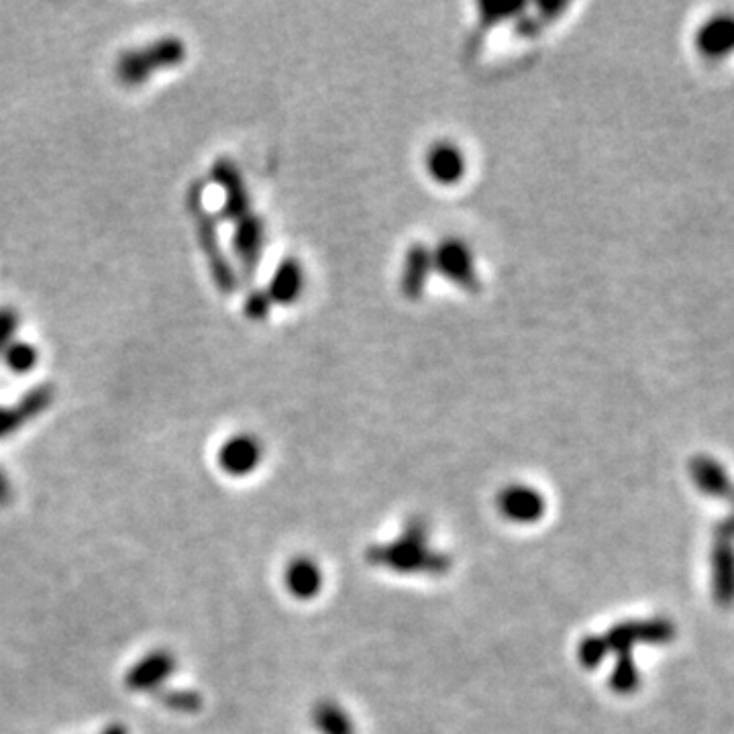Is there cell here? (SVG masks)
<instances>
[{"label":"cell","mask_w":734,"mask_h":734,"mask_svg":"<svg viewBox=\"0 0 734 734\" xmlns=\"http://www.w3.org/2000/svg\"><path fill=\"white\" fill-rule=\"evenodd\" d=\"M186 58L188 47L182 37H157L145 45L123 51L115 62V76L127 88H141L153 76L180 68Z\"/></svg>","instance_id":"cell-1"},{"label":"cell","mask_w":734,"mask_h":734,"mask_svg":"<svg viewBox=\"0 0 734 734\" xmlns=\"http://www.w3.org/2000/svg\"><path fill=\"white\" fill-rule=\"evenodd\" d=\"M200 188L196 190V194H192V213L196 219V231H198V241L202 245V253L211 266L213 272V280L217 284V288L225 294H233L239 286V278L235 268L231 266L229 255L225 253V249L221 247V237L217 231V223L215 219L206 213V208L202 204L200 198Z\"/></svg>","instance_id":"cell-2"},{"label":"cell","mask_w":734,"mask_h":734,"mask_svg":"<svg viewBox=\"0 0 734 734\" xmlns=\"http://www.w3.org/2000/svg\"><path fill=\"white\" fill-rule=\"evenodd\" d=\"M435 272L457 288L476 294L480 290V274L476 268V257L469 245L459 237H447L433 249Z\"/></svg>","instance_id":"cell-3"},{"label":"cell","mask_w":734,"mask_h":734,"mask_svg":"<svg viewBox=\"0 0 734 734\" xmlns=\"http://www.w3.org/2000/svg\"><path fill=\"white\" fill-rule=\"evenodd\" d=\"M213 182L223 192V206H221V217L225 221H231L233 225L247 215L253 213L251 208V194L247 188V182L239 170V166L229 160V157H219V160L211 168Z\"/></svg>","instance_id":"cell-4"},{"label":"cell","mask_w":734,"mask_h":734,"mask_svg":"<svg viewBox=\"0 0 734 734\" xmlns=\"http://www.w3.org/2000/svg\"><path fill=\"white\" fill-rule=\"evenodd\" d=\"M233 227L235 229L231 235V249L237 261V268L243 280L251 282L259 268L261 255H264L266 249V225L261 221V217L251 213L245 219L237 221Z\"/></svg>","instance_id":"cell-5"},{"label":"cell","mask_w":734,"mask_h":734,"mask_svg":"<svg viewBox=\"0 0 734 734\" xmlns=\"http://www.w3.org/2000/svg\"><path fill=\"white\" fill-rule=\"evenodd\" d=\"M675 637V626L665 618L637 620L616 624L604 637L608 649L618 651V655H631V649L639 643L663 645Z\"/></svg>","instance_id":"cell-6"},{"label":"cell","mask_w":734,"mask_h":734,"mask_svg":"<svg viewBox=\"0 0 734 734\" xmlns=\"http://www.w3.org/2000/svg\"><path fill=\"white\" fill-rule=\"evenodd\" d=\"M696 54L706 62H722L734 56V15L716 13L694 33Z\"/></svg>","instance_id":"cell-7"},{"label":"cell","mask_w":734,"mask_h":734,"mask_svg":"<svg viewBox=\"0 0 734 734\" xmlns=\"http://www.w3.org/2000/svg\"><path fill=\"white\" fill-rule=\"evenodd\" d=\"M435 272L433 249L423 243H414L406 249L400 270V292L406 300L416 302L425 296L429 280Z\"/></svg>","instance_id":"cell-8"},{"label":"cell","mask_w":734,"mask_h":734,"mask_svg":"<svg viewBox=\"0 0 734 734\" xmlns=\"http://www.w3.org/2000/svg\"><path fill=\"white\" fill-rule=\"evenodd\" d=\"M427 172L441 186H455L467 172L465 153L453 141H437L427 151Z\"/></svg>","instance_id":"cell-9"},{"label":"cell","mask_w":734,"mask_h":734,"mask_svg":"<svg viewBox=\"0 0 734 734\" xmlns=\"http://www.w3.org/2000/svg\"><path fill=\"white\" fill-rule=\"evenodd\" d=\"M498 508L500 512L514 520V522H535L545 512V500L543 496L531 488L522 484H512L504 488L498 496Z\"/></svg>","instance_id":"cell-10"},{"label":"cell","mask_w":734,"mask_h":734,"mask_svg":"<svg viewBox=\"0 0 734 734\" xmlns=\"http://www.w3.org/2000/svg\"><path fill=\"white\" fill-rule=\"evenodd\" d=\"M261 461V445L253 435H233L219 449V465L229 476H247Z\"/></svg>","instance_id":"cell-11"},{"label":"cell","mask_w":734,"mask_h":734,"mask_svg":"<svg viewBox=\"0 0 734 734\" xmlns=\"http://www.w3.org/2000/svg\"><path fill=\"white\" fill-rule=\"evenodd\" d=\"M54 400V390L49 386H39L31 390L17 406H0V437L15 433L23 423L41 414Z\"/></svg>","instance_id":"cell-12"},{"label":"cell","mask_w":734,"mask_h":734,"mask_svg":"<svg viewBox=\"0 0 734 734\" xmlns=\"http://www.w3.org/2000/svg\"><path fill=\"white\" fill-rule=\"evenodd\" d=\"M690 478L698 492L710 498H728L732 482L726 467L710 455H694L690 461Z\"/></svg>","instance_id":"cell-13"},{"label":"cell","mask_w":734,"mask_h":734,"mask_svg":"<svg viewBox=\"0 0 734 734\" xmlns=\"http://www.w3.org/2000/svg\"><path fill=\"white\" fill-rule=\"evenodd\" d=\"M712 594L716 604L728 608L734 604V545L716 541L710 557Z\"/></svg>","instance_id":"cell-14"},{"label":"cell","mask_w":734,"mask_h":734,"mask_svg":"<svg viewBox=\"0 0 734 734\" xmlns=\"http://www.w3.org/2000/svg\"><path fill=\"white\" fill-rule=\"evenodd\" d=\"M304 284H306V274H304L302 264L294 257H286L282 264L274 270L266 292L274 304L290 306L300 300L304 292Z\"/></svg>","instance_id":"cell-15"},{"label":"cell","mask_w":734,"mask_h":734,"mask_svg":"<svg viewBox=\"0 0 734 734\" xmlns=\"http://www.w3.org/2000/svg\"><path fill=\"white\" fill-rule=\"evenodd\" d=\"M418 527L410 529L408 537H402L400 543L390 545L386 551H382V555H378L376 559L380 563H388L394 569H418V567H431V563H437V567H441V559L437 555H423V537L416 535Z\"/></svg>","instance_id":"cell-16"},{"label":"cell","mask_w":734,"mask_h":734,"mask_svg":"<svg viewBox=\"0 0 734 734\" xmlns=\"http://www.w3.org/2000/svg\"><path fill=\"white\" fill-rule=\"evenodd\" d=\"M286 586L290 594H294L300 600L314 598L321 592L323 586V575L319 565L310 559H296L286 569Z\"/></svg>","instance_id":"cell-17"},{"label":"cell","mask_w":734,"mask_h":734,"mask_svg":"<svg viewBox=\"0 0 734 734\" xmlns=\"http://www.w3.org/2000/svg\"><path fill=\"white\" fill-rule=\"evenodd\" d=\"M174 669V661L168 653H153L143 659L127 677V684L133 690H147L164 681Z\"/></svg>","instance_id":"cell-18"},{"label":"cell","mask_w":734,"mask_h":734,"mask_svg":"<svg viewBox=\"0 0 734 734\" xmlns=\"http://www.w3.org/2000/svg\"><path fill=\"white\" fill-rule=\"evenodd\" d=\"M567 11V3H541L537 7V15H520L516 19V35L520 37H537L541 35L543 27H547L549 23H553L555 19H559V15Z\"/></svg>","instance_id":"cell-19"},{"label":"cell","mask_w":734,"mask_h":734,"mask_svg":"<svg viewBox=\"0 0 734 734\" xmlns=\"http://www.w3.org/2000/svg\"><path fill=\"white\" fill-rule=\"evenodd\" d=\"M3 359H5V365L9 367L13 374L27 376L35 370L37 363H39V349L29 341L17 339L15 343H11L5 349Z\"/></svg>","instance_id":"cell-20"},{"label":"cell","mask_w":734,"mask_h":734,"mask_svg":"<svg viewBox=\"0 0 734 734\" xmlns=\"http://www.w3.org/2000/svg\"><path fill=\"white\" fill-rule=\"evenodd\" d=\"M314 724L323 734H353L351 718L333 702H325L314 708Z\"/></svg>","instance_id":"cell-21"},{"label":"cell","mask_w":734,"mask_h":734,"mask_svg":"<svg viewBox=\"0 0 734 734\" xmlns=\"http://www.w3.org/2000/svg\"><path fill=\"white\" fill-rule=\"evenodd\" d=\"M610 688L616 694H631L639 688V669L631 655H620L610 675Z\"/></svg>","instance_id":"cell-22"},{"label":"cell","mask_w":734,"mask_h":734,"mask_svg":"<svg viewBox=\"0 0 734 734\" xmlns=\"http://www.w3.org/2000/svg\"><path fill=\"white\" fill-rule=\"evenodd\" d=\"M524 11H527V5H522V3H482L480 23L486 29L498 27L506 21H512V19L516 21Z\"/></svg>","instance_id":"cell-23"},{"label":"cell","mask_w":734,"mask_h":734,"mask_svg":"<svg viewBox=\"0 0 734 734\" xmlns=\"http://www.w3.org/2000/svg\"><path fill=\"white\" fill-rule=\"evenodd\" d=\"M272 298L268 296L266 290H251L247 296H245V302H243V314L249 319V321H266L270 317L272 312Z\"/></svg>","instance_id":"cell-24"},{"label":"cell","mask_w":734,"mask_h":734,"mask_svg":"<svg viewBox=\"0 0 734 734\" xmlns=\"http://www.w3.org/2000/svg\"><path fill=\"white\" fill-rule=\"evenodd\" d=\"M19 314L13 308H0V353H5V349L17 341V331H19Z\"/></svg>","instance_id":"cell-25"},{"label":"cell","mask_w":734,"mask_h":734,"mask_svg":"<svg viewBox=\"0 0 734 734\" xmlns=\"http://www.w3.org/2000/svg\"><path fill=\"white\" fill-rule=\"evenodd\" d=\"M608 651L604 637H590L580 645V659L586 667H596Z\"/></svg>","instance_id":"cell-26"},{"label":"cell","mask_w":734,"mask_h":734,"mask_svg":"<svg viewBox=\"0 0 734 734\" xmlns=\"http://www.w3.org/2000/svg\"><path fill=\"white\" fill-rule=\"evenodd\" d=\"M166 704L176 708V710H196L198 708V696L194 694H172L166 698Z\"/></svg>","instance_id":"cell-27"},{"label":"cell","mask_w":734,"mask_h":734,"mask_svg":"<svg viewBox=\"0 0 734 734\" xmlns=\"http://www.w3.org/2000/svg\"><path fill=\"white\" fill-rule=\"evenodd\" d=\"M716 535H718V541H728V543L734 541V514L726 516L722 522L716 524Z\"/></svg>","instance_id":"cell-28"},{"label":"cell","mask_w":734,"mask_h":734,"mask_svg":"<svg viewBox=\"0 0 734 734\" xmlns=\"http://www.w3.org/2000/svg\"><path fill=\"white\" fill-rule=\"evenodd\" d=\"M7 494H9V484H7V478H5L3 474H0V502H3V500L7 498Z\"/></svg>","instance_id":"cell-29"},{"label":"cell","mask_w":734,"mask_h":734,"mask_svg":"<svg viewBox=\"0 0 734 734\" xmlns=\"http://www.w3.org/2000/svg\"><path fill=\"white\" fill-rule=\"evenodd\" d=\"M104 734H125V730L123 728H111V730H107Z\"/></svg>","instance_id":"cell-30"},{"label":"cell","mask_w":734,"mask_h":734,"mask_svg":"<svg viewBox=\"0 0 734 734\" xmlns=\"http://www.w3.org/2000/svg\"><path fill=\"white\" fill-rule=\"evenodd\" d=\"M728 500L732 502V506H734V486H732V490H730V494H728Z\"/></svg>","instance_id":"cell-31"}]
</instances>
